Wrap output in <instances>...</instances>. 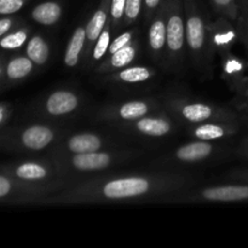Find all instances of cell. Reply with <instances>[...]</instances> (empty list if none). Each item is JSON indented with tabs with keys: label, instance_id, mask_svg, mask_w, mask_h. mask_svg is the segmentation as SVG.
<instances>
[{
	"label": "cell",
	"instance_id": "21",
	"mask_svg": "<svg viewBox=\"0 0 248 248\" xmlns=\"http://www.w3.org/2000/svg\"><path fill=\"white\" fill-rule=\"evenodd\" d=\"M219 14L227 18L235 21L240 16V2L237 0H211Z\"/></svg>",
	"mask_w": 248,
	"mask_h": 248
},
{
	"label": "cell",
	"instance_id": "11",
	"mask_svg": "<svg viewBox=\"0 0 248 248\" xmlns=\"http://www.w3.org/2000/svg\"><path fill=\"white\" fill-rule=\"evenodd\" d=\"M86 28L79 27L74 31L64 53V63L67 67H75L79 63L80 55L86 43Z\"/></svg>",
	"mask_w": 248,
	"mask_h": 248
},
{
	"label": "cell",
	"instance_id": "9",
	"mask_svg": "<svg viewBox=\"0 0 248 248\" xmlns=\"http://www.w3.org/2000/svg\"><path fill=\"white\" fill-rule=\"evenodd\" d=\"M111 159L106 153H81L75 154L73 157V165L80 171H94V170L106 169L110 165Z\"/></svg>",
	"mask_w": 248,
	"mask_h": 248
},
{
	"label": "cell",
	"instance_id": "22",
	"mask_svg": "<svg viewBox=\"0 0 248 248\" xmlns=\"http://www.w3.org/2000/svg\"><path fill=\"white\" fill-rule=\"evenodd\" d=\"M152 77V73L145 67H131L119 73V79L125 82H143Z\"/></svg>",
	"mask_w": 248,
	"mask_h": 248
},
{
	"label": "cell",
	"instance_id": "10",
	"mask_svg": "<svg viewBox=\"0 0 248 248\" xmlns=\"http://www.w3.org/2000/svg\"><path fill=\"white\" fill-rule=\"evenodd\" d=\"M62 15L61 5L56 1H45L36 5L31 11V18L43 26H52L57 23Z\"/></svg>",
	"mask_w": 248,
	"mask_h": 248
},
{
	"label": "cell",
	"instance_id": "25",
	"mask_svg": "<svg viewBox=\"0 0 248 248\" xmlns=\"http://www.w3.org/2000/svg\"><path fill=\"white\" fill-rule=\"evenodd\" d=\"M27 40V33L24 31H15V33L9 34L5 38L0 40V46L2 48H7V50H12V48L21 47Z\"/></svg>",
	"mask_w": 248,
	"mask_h": 248
},
{
	"label": "cell",
	"instance_id": "20",
	"mask_svg": "<svg viewBox=\"0 0 248 248\" xmlns=\"http://www.w3.org/2000/svg\"><path fill=\"white\" fill-rule=\"evenodd\" d=\"M148 104L144 102H128V103L123 104L119 109V115L125 120H138L143 118L145 114H148Z\"/></svg>",
	"mask_w": 248,
	"mask_h": 248
},
{
	"label": "cell",
	"instance_id": "4",
	"mask_svg": "<svg viewBox=\"0 0 248 248\" xmlns=\"http://www.w3.org/2000/svg\"><path fill=\"white\" fill-rule=\"evenodd\" d=\"M149 48L153 57L157 58L166 48V5L161 4L149 27Z\"/></svg>",
	"mask_w": 248,
	"mask_h": 248
},
{
	"label": "cell",
	"instance_id": "2",
	"mask_svg": "<svg viewBox=\"0 0 248 248\" xmlns=\"http://www.w3.org/2000/svg\"><path fill=\"white\" fill-rule=\"evenodd\" d=\"M186 39L191 56L198 63L205 62L208 50V35L205 18L199 11L195 0H184Z\"/></svg>",
	"mask_w": 248,
	"mask_h": 248
},
{
	"label": "cell",
	"instance_id": "31",
	"mask_svg": "<svg viewBox=\"0 0 248 248\" xmlns=\"http://www.w3.org/2000/svg\"><path fill=\"white\" fill-rule=\"evenodd\" d=\"M240 16L242 21V35L248 46V0H240Z\"/></svg>",
	"mask_w": 248,
	"mask_h": 248
},
{
	"label": "cell",
	"instance_id": "15",
	"mask_svg": "<svg viewBox=\"0 0 248 248\" xmlns=\"http://www.w3.org/2000/svg\"><path fill=\"white\" fill-rule=\"evenodd\" d=\"M27 55L35 64H45L50 56V48H48L47 43L41 36H33L27 45Z\"/></svg>",
	"mask_w": 248,
	"mask_h": 248
},
{
	"label": "cell",
	"instance_id": "19",
	"mask_svg": "<svg viewBox=\"0 0 248 248\" xmlns=\"http://www.w3.org/2000/svg\"><path fill=\"white\" fill-rule=\"evenodd\" d=\"M16 174L18 178L26 179V181H39L47 176V170L39 164L26 162L17 167Z\"/></svg>",
	"mask_w": 248,
	"mask_h": 248
},
{
	"label": "cell",
	"instance_id": "26",
	"mask_svg": "<svg viewBox=\"0 0 248 248\" xmlns=\"http://www.w3.org/2000/svg\"><path fill=\"white\" fill-rule=\"evenodd\" d=\"M143 0H126L125 5V24H131L135 22L142 11Z\"/></svg>",
	"mask_w": 248,
	"mask_h": 248
},
{
	"label": "cell",
	"instance_id": "8",
	"mask_svg": "<svg viewBox=\"0 0 248 248\" xmlns=\"http://www.w3.org/2000/svg\"><path fill=\"white\" fill-rule=\"evenodd\" d=\"M52 130L46 126H31L22 133V143L26 148L31 150H41L47 147L53 140Z\"/></svg>",
	"mask_w": 248,
	"mask_h": 248
},
{
	"label": "cell",
	"instance_id": "12",
	"mask_svg": "<svg viewBox=\"0 0 248 248\" xmlns=\"http://www.w3.org/2000/svg\"><path fill=\"white\" fill-rule=\"evenodd\" d=\"M213 147L210 143L196 142L190 144L183 145L177 150V157L181 161L194 162L199 160H203L212 153Z\"/></svg>",
	"mask_w": 248,
	"mask_h": 248
},
{
	"label": "cell",
	"instance_id": "1",
	"mask_svg": "<svg viewBox=\"0 0 248 248\" xmlns=\"http://www.w3.org/2000/svg\"><path fill=\"white\" fill-rule=\"evenodd\" d=\"M166 5V53L171 63L181 62L186 50V19L182 0H164Z\"/></svg>",
	"mask_w": 248,
	"mask_h": 248
},
{
	"label": "cell",
	"instance_id": "3",
	"mask_svg": "<svg viewBox=\"0 0 248 248\" xmlns=\"http://www.w3.org/2000/svg\"><path fill=\"white\" fill-rule=\"evenodd\" d=\"M152 189L149 179L143 177H127L113 179L104 184L102 193L108 199H128L147 194Z\"/></svg>",
	"mask_w": 248,
	"mask_h": 248
},
{
	"label": "cell",
	"instance_id": "7",
	"mask_svg": "<svg viewBox=\"0 0 248 248\" xmlns=\"http://www.w3.org/2000/svg\"><path fill=\"white\" fill-rule=\"evenodd\" d=\"M79 99L73 92L56 91L46 101V110L51 115H65L77 109Z\"/></svg>",
	"mask_w": 248,
	"mask_h": 248
},
{
	"label": "cell",
	"instance_id": "16",
	"mask_svg": "<svg viewBox=\"0 0 248 248\" xmlns=\"http://www.w3.org/2000/svg\"><path fill=\"white\" fill-rule=\"evenodd\" d=\"M181 113L190 123H202L213 115V108L203 103H190L186 104Z\"/></svg>",
	"mask_w": 248,
	"mask_h": 248
},
{
	"label": "cell",
	"instance_id": "24",
	"mask_svg": "<svg viewBox=\"0 0 248 248\" xmlns=\"http://www.w3.org/2000/svg\"><path fill=\"white\" fill-rule=\"evenodd\" d=\"M109 46H110V29H109V26H107V28L103 29L102 34L96 41V45L93 47V53H92L93 60H101L106 55L107 51L109 50Z\"/></svg>",
	"mask_w": 248,
	"mask_h": 248
},
{
	"label": "cell",
	"instance_id": "34",
	"mask_svg": "<svg viewBox=\"0 0 248 248\" xmlns=\"http://www.w3.org/2000/svg\"><path fill=\"white\" fill-rule=\"evenodd\" d=\"M12 21L10 18H2L0 19V38L11 28Z\"/></svg>",
	"mask_w": 248,
	"mask_h": 248
},
{
	"label": "cell",
	"instance_id": "29",
	"mask_svg": "<svg viewBox=\"0 0 248 248\" xmlns=\"http://www.w3.org/2000/svg\"><path fill=\"white\" fill-rule=\"evenodd\" d=\"M132 36H133V31H125V33H123L121 35H119L118 38L114 39V41L110 44V46H109V53L113 55V53H115L116 51H119L120 48L125 47V46H127L128 44H131Z\"/></svg>",
	"mask_w": 248,
	"mask_h": 248
},
{
	"label": "cell",
	"instance_id": "32",
	"mask_svg": "<svg viewBox=\"0 0 248 248\" xmlns=\"http://www.w3.org/2000/svg\"><path fill=\"white\" fill-rule=\"evenodd\" d=\"M143 1H144L145 15H147L148 18L154 16L162 4V0H143Z\"/></svg>",
	"mask_w": 248,
	"mask_h": 248
},
{
	"label": "cell",
	"instance_id": "23",
	"mask_svg": "<svg viewBox=\"0 0 248 248\" xmlns=\"http://www.w3.org/2000/svg\"><path fill=\"white\" fill-rule=\"evenodd\" d=\"M228 133L223 126L213 125V124H207V125H201L194 131V135L201 140H212L217 138L224 137Z\"/></svg>",
	"mask_w": 248,
	"mask_h": 248
},
{
	"label": "cell",
	"instance_id": "28",
	"mask_svg": "<svg viewBox=\"0 0 248 248\" xmlns=\"http://www.w3.org/2000/svg\"><path fill=\"white\" fill-rule=\"evenodd\" d=\"M126 0H111L110 2V18L111 24H118L123 19L125 14Z\"/></svg>",
	"mask_w": 248,
	"mask_h": 248
},
{
	"label": "cell",
	"instance_id": "33",
	"mask_svg": "<svg viewBox=\"0 0 248 248\" xmlns=\"http://www.w3.org/2000/svg\"><path fill=\"white\" fill-rule=\"evenodd\" d=\"M11 191V182L4 176H0V198H4Z\"/></svg>",
	"mask_w": 248,
	"mask_h": 248
},
{
	"label": "cell",
	"instance_id": "27",
	"mask_svg": "<svg viewBox=\"0 0 248 248\" xmlns=\"http://www.w3.org/2000/svg\"><path fill=\"white\" fill-rule=\"evenodd\" d=\"M234 38L235 33L232 29L225 27V29H223L222 31V27L217 24V31L213 34V43H215V45L225 46L228 45V44L232 43V41L234 40Z\"/></svg>",
	"mask_w": 248,
	"mask_h": 248
},
{
	"label": "cell",
	"instance_id": "17",
	"mask_svg": "<svg viewBox=\"0 0 248 248\" xmlns=\"http://www.w3.org/2000/svg\"><path fill=\"white\" fill-rule=\"evenodd\" d=\"M33 61L29 57H17L10 61L6 68V74L10 79L18 80L27 77L33 69Z\"/></svg>",
	"mask_w": 248,
	"mask_h": 248
},
{
	"label": "cell",
	"instance_id": "14",
	"mask_svg": "<svg viewBox=\"0 0 248 248\" xmlns=\"http://www.w3.org/2000/svg\"><path fill=\"white\" fill-rule=\"evenodd\" d=\"M102 147V140L98 136L91 135V133H84V135H77L72 137L68 142V148L74 154H81V153L97 152Z\"/></svg>",
	"mask_w": 248,
	"mask_h": 248
},
{
	"label": "cell",
	"instance_id": "13",
	"mask_svg": "<svg viewBox=\"0 0 248 248\" xmlns=\"http://www.w3.org/2000/svg\"><path fill=\"white\" fill-rule=\"evenodd\" d=\"M136 128L143 135L161 137L171 131V125L165 119L159 118H140L136 123Z\"/></svg>",
	"mask_w": 248,
	"mask_h": 248
},
{
	"label": "cell",
	"instance_id": "30",
	"mask_svg": "<svg viewBox=\"0 0 248 248\" xmlns=\"http://www.w3.org/2000/svg\"><path fill=\"white\" fill-rule=\"evenodd\" d=\"M26 0H0V15H11L23 7Z\"/></svg>",
	"mask_w": 248,
	"mask_h": 248
},
{
	"label": "cell",
	"instance_id": "35",
	"mask_svg": "<svg viewBox=\"0 0 248 248\" xmlns=\"http://www.w3.org/2000/svg\"><path fill=\"white\" fill-rule=\"evenodd\" d=\"M4 115H5L4 108H2V107L0 106V124H1V121L4 120Z\"/></svg>",
	"mask_w": 248,
	"mask_h": 248
},
{
	"label": "cell",
	"instance_id": "5",
	"mask_svg": "<svg viewBox=\"0 0 248 248\" xmlns=\"http://www.w3.org/2000/svg\"><path fill=\"white\" fill-rule=\"evenodd\" d=\"M110 2L111 0H102L98 9L93 12L90 18L89 23L86 24V39H87V50L91 48L99 38L103 31L108 17L110 16Z\"/></svg>",
	"mask_w": 248,
	"mask_h": 248
},
{
	"label": "cell",
	"instance_id": "6",
	"mask_svg": "<svg viewBox=\"0 0 248 248\" xmlns=\"http://www.w3.org/2000/svg\"><path fill=\"white\" fill-rule=\"evenodd\" d=\"M202 196L210 201H232L248 200V186H222L207 188L202 191Z\"/></svg>",
	"mask_w": 248,
	"mask_h": 248
},
{
	"label": "cell",
	"instance_id": "18",
	"mask_svg": "<svg viewBox=\"0 0 248 248\" xmlns=\"http://www.w3.org/2000/svg\"><path fill=\"white\" fill-rule=\"evenodd\" d=\"M136 57V46L133 44H128L125 47L120 48L115 53L110 56V60L107 67L110 69H118V68H124L130 64Z\"/></svg>",
	"mask_w": 248,
	"mask_h": 248
}]
</instances>
